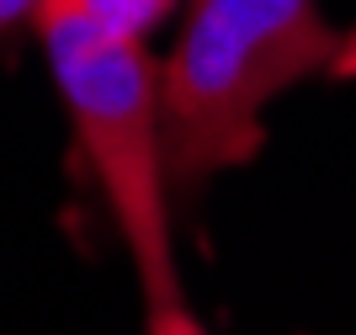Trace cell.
I'll use <instances>...</instances> for the list:
<instances>
[{
    "label": "cell",
    "mask_w": 356,
    "mask_h": 335,
    "mask_svg": "<svg viewBox=\"0 0 356 335\" xmlns=\"http://www.w3.org/2000/svg\"><path fill=\"white\" fill-rule=\"evenodd\" d=\"M38 32L48 48V70L70 107L74 139L90 176L106 197L128 261L144 298V325L154 335L202 330L186 304V282L170 250V171L160 133V64L138 38H122L90 11L86 0H43Z\"/></svg>",
    "instance_id": "cell-1"
},
{
    "label": "cell",
    "mask_w": 356,
    "mask_h": 335,
    "mask_svg": "<svg viewBox=\"0 0 356 335\" xmlns=\"http://www.w3.org/2000/svg\"><path fill=\"white\" fill-rule=\"evenodd\" d=\"M341 32L319 0H186L170 59L160 64V133L170 192H202L250 165L266 112L309 75H330Z\"/></svg>",
    "instance_id": "cell-2"
},
{
    "label": "cell",
    "mask_w": 356,
    "mask_h": 335,
    "mask_svg": "<svg viewBox=\"0 0 356 335\" xmlns=\"http://www.w3.org/2000/svg\"><path fill=\"white\" fill-rule=\"evenodd\" d=\"M90 11L102 16L112 32H122V38H138V43H149V32L160 27L165 16L176 11L181 0H86Z\"/></svg>",
    "instance_id": "cell-3"
},
{
    "label": "cell",
    "mask_w": 356,
    "mask_h": 335,
    "mask_svg": "<svg viewBox=\"0 0 356 335\" xmlns=\"http://www.w3.org/2000/svg\"><path fill=\"white\" fill-rule=\"evenodd\" d=\"M330 80H356V27L341 32V48L330 59Z\"/></svg>",
    "instance_id": "cell-4"
},
{
    "label": "cell",
    "mask_w": 356,
    "mask_h": 335,
    "mask_svg": "<svg viewBox=\"0 0 356 335\" xmlns=\"http://www.w3.org/2000/svg\"><path fill=\"white\" fill-rule=\"evenodd\" d=\"M38 6H43V0H0V32H11L16 22L38 16Z\"/></svg>",
    "instance_id": "cell-5"
}]
</instances>
